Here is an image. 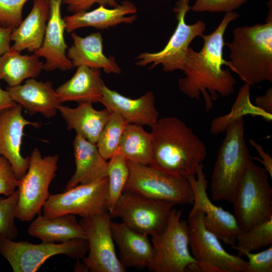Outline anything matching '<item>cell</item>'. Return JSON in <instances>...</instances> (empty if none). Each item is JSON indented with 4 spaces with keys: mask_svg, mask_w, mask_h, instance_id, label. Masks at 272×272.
<instances>
[{
    "mask_svg": "<svg viewBox=\"0 0 272 272\" xmlns=\"http://www.w3.org/2000/svg\"><path fill=\"white\" fill-rule=\"evenodd\" d=\"M108 180L107 177L50 194L42 207L43 216L72 214L84 218L108 211Z\"/></svg>",
    "mask_w": 272,
    "mask_h": 272,
    "instance_id": "obj_12",
    "label": "cell"
},
{
    "mask_svg": "<svg viewBox=\"0 0 272 272\" xmlns=\"http://www.w3.org/2000/svg\"><path fill=\"white\" fill-rule=\"evenodd\" d=\"M117 152L128 161L150 166L153 162L151 132L142 125L128 123L122 135Z\"/></svg>",
    "mask_w": 272,
    "mask_h": 272,
    "instance_id": "obj_29",
    "label": "cell"
},
{
    "mask_svg": "<svg viewBox=\"0 0 272 272\" xmlns=\"http://www.w3.org/2000/svg\"><path fill=\"white\" fill-rule=\"evenodd\" d=\"M19 180L10 162L0 155V194L8 196L17 190Z\"/></svg>",
    "mask_w": 272,
    "mask_h": 272,
    "instance_id": "obj_38",
    "label": "cell"
},
{
    "mask_svg": "<svg viewBox=\"0 0 272 272\" xmlns=\"http://www.w3.org/2000/svg\"><path fill=\"white\" fill-rule=\"evenodd\" d=\"M151 127L153 162L150 166L181 178L195 175L207 156L202 141L176 117L158 119Z\"/></svg>",
    "mask_w": 272,
    "mask_h": 272,
    "instance_id": "obj_2",
    "label": "cell"
},
{
    "mask_svg": "<svg viewBox=\"0 0 272 272\" xmlns=\"http://www.w3.org/2000/svg\"><path fill=\"white\" fill-rule=\"evenodd\" d=\"M28 232L43 242L59 243L78 239H87L84 229L72 214L51 218L39 214L30 225Z\"/></svg>",
    "mask_w": 272,
    "mask_h": 272,
    "instance_id": "obj_27",
    "label": "cell"
},
{
    "mask_svg": "<svg viewBox=\"0 0 272 272\" xmlns=\"http://www.w3.org/2000/svg\"><path fill=\"white\" fill-rule=\"evenodd\" d=\"M73 44L66 55L73 67L85 66L102 69L106 74H119L121 69L113 56L107 57L103 52V38L99 32L86 37L72 33Z\"/></svg>",
    "mask_w": 272,
    "mask_h": 272,
    "instance_id": "obj_22",
    "label": "cell"
},
{
    "mask_svg": "<svg viewBox=\"0 0 272 272\" xmlns=\"http://www.w3.org/2000/svg\"><path fill=\"white\" fill-rule=\"evenodd\" d=\"M255 105L265 112L272 113V88L270 87L266 93L257 96L255 100Z\"/></svg>",
    "mask_w": 272,
    "mask_h": 272,
    "instance_id": "obj_42",
    "label": "cell"
},
{
    "mask_svg": "<svg viewBox=\"0 0 272 272\" xmlns=\"http://www.w3.org/2000/svg\"><path fill=\"white\" fill-rule=\"evenodd\" d=\"M108 162L107 210L111 214L122 195L129 175L127 160L117 152Z\"/></svg>",
    "mask_w": 272,
    "mask_h": 272,
    "instance_id": "obj_31",
    "label": "cell"
},
{
    "mask_svg": "<svg viewBox=\"0 0 272 272\" xmlns=\"http://www.w3.org/2000/svg\"><path fill=\"white\" fill-rule=\"evenodd\" d=\"M272 244V217L259 222L238 236L235 245L232 247L241 257L243 252H252Z\"/></svg>",
    "mask_w": 272,
    "mask_h": 272,
    "instance_id": "obj_32",
    "label": "cell"
},
{
    "mask_svg": "<svg viewBox=\"0 0 272 272\" xmlns=\"http://www.w3.org/2000/svg\"><path fill=\"white\" fill-rule=\"evenodd\" d=\"M128 124L116 112H111L109 118L102 129L97 143L98 149L106 160L117 153L123 132Z\"/></svg>",
    "mask_w": 272,
    "mask_h": 272,
    "instance_id": "obj_33",
    "label": "cell"
},
{
    "mask_svg": "<svg viewBox=\"0 0 272 272\" xmlns=\"http://www.w3.org/2000/svg\"><path fill=\"white\" fill-rule=\"evenodd\" d=\"M6 90L11 99L30 115L40 113L46 118H51L55 116L61 104L50 82H39L30 78L23 84L8 86Z\"/></svg>",
    "mask_w": 272,
    "mask_h": 272,
    "instance_id": "obj_19",
    "label": "cell"
},
{
    "mask_svg": "<svg viewBox=\"0 0 272 272\" xmlns=\"http://www.w3.org/2000/svg\"><path fill=\"white\" fill-rule=\"evenodd\" d=\"M58 155L42 157L35 148L29 156L28 169L19 180L18 200L15 218L22 222L33 220L41 214L42 207L50 193L48 189L56 175Z\"/></svg>",
    "mask_w": 272,
    "mask_h": 272,
    "instance_id": "obj_7",
    "label": "cell"
},
{
    "mask_svg": "<svg viewBox=\"0 0 272 272\" xmlns=\"http://www.w3.org/2000/svg\"><path fill=\"white\" fill-rule=\"evenodd\" d=\"M248 258L245 272H271L272 246L258 253L243 252Z\"/></svg>",
    "mask_w": 272,
    "mask_h": 272,
    "instance_id": "obj_37",
    "label": "cell"
},
{
    "mask_svg": "<svg viewBox=\"0 0 272 272\" xmlns=\"http://www.w3.org/2000/svg\"><path fill=\"white\" fill-rule=\"evenodd\" d=\"M49 15V0H33L28 16L13 29L11 41L14 44L11 49L35 52L43 42Z\"/></svg>",
    "mask_w": 272,
    "mask_h": 272,
    "instance_id": "obj_24",
    "label": "cell"
},
{
    "mask_svg": "<svg viewBox=\"0 0 272 272\" xmlns=\"http://www.w3.org/2000/svg\"><path fill=\"white\" fill-rule=\"evenodd\" d=\"M202 163L198 166L196 175L186 178L194 194L192 208L189 213L202 210L206 227L222 241L231 247L235 245L239 234L242 232L236 219L231 213L213 203L208 196V180L203 171Z\"/></svg>",
    "mask_w": 272,
    "mask_h": 272,
    "instance_id": "obj_15",
    "label": "cell"
},
{
    "mask_svg": "<svg viewBox=\"0 0 272 272\" xmlns=\"http://www.w3.org/2000/svg\"><path fill=\"white\" fill-rule=\"evenodd\" d=\"M17 104L11 99L8 92L2 89L0 86V113Z\"/></svg>",
    "mask_w": 272,
    "mask_h": 272,
    "instance_id": "obj_43",
    "label": "cell"
},
{
    "mask_svg": "<svg viewBox=\"0 0 272 272\" xmlns=\"http://www.w3.org/2000/svg\"><path fill=\"white\" fill-rule=\"evenodd\" d=\"M108 211L82 218L79 223L86 235L89 253L83 258L87 271L125 272L126 268L117 257L111 230Z\"/></svg>",
    "mask_w": 272,
    "mask_h": 272,
    "instance_id": "obj_14",
    "label": "cell"
},
{
    "mask_svg": "<svg viewBox=\"0 0 272 272\" xmlns=\"http://www.w3.org/2000/svg\"><path fill=\"white\" fill-rule=\"evenodd\" d=\"M127 162L129 175L123 191L175 205L193 204V192L186 178L168 174L151 166Z\"/></svg>",
    "mask_w": 272,
    "mask_h": 272,
    "instance_id": "obj_8",
    "label": "cell"
},
{
    "mask_svg": "<svg viewBox=\"0 0 272 272\" xmlns=\"http://www.w3.org/2000/svg\"><path fill=\"white\" fill-rule=\"evenodd\" d=\"M189 0H179L174 8L177 20L176 29L165 46L156 52H143L136 58V64L150 69L161 64L166 72L183 71L189 45L193 39L203 34L206 23L198 20L193 24L186 23V13L191 10Z\"/></svg>",
    "mask_w": 272,
    "mask_h": 272,
    "instance_id": "obj_11",
    "label": "cell"
},
{
    "mask_svg": "<svg viewBox=\"0 0 272 272\" xmlns=\"http://www.w3.org/2000/svg\"><path fill=\"white\" fill-rule=\"evenodd\" d=\"M18 200V191L7 197H0V236L14 240L18 235L15 224V211Z\"/></svg>",
    "mask_w": 272,
    "mask_h": 272,
    "instance_id": "obj_34",
    "label": "cell"
},
{
    "mask_svg": "<svg viewBox=\"0 0 272 272\" xmlns=\"http://www.w3.org/2000/svg\"><path fill=\"white\" fill-rule=\"evenodd\" d=\"M43 69V62L34 53L24 55L10 49L0 56V81H5L9 87L38 77Z\"/></svg>",
    "mask_w": 272,
    "mask_h": 272,
    "instance_id": "obj_28",
    "label": "cell"
},
{
    "mask_svg": "<svg viewBox=\"0 0 272 272\" xmlns=\"http://www.w3.org/2000/svg\"><path fill=\"white\" fill-rule=\"evenodd\" d=\"M232 203L241 231L272 217V188L268 173L253 161L236 188Z\"/></svg>",
    "mask_w": 272,
    "mask_h": 272,
    "instance_id": "obj_6",
    "label": "cell"
},
{
    "mask_svg": "<svg viewBox=\"0 0 272 272\" xmlns=\"http://www.w3.org/2000/svg\"><path fill=\"white\" fill-rule=\"evenodd\" d=\"M28 0H0V26L17 27L22 22L24 5Z\"/></svg>",
    "mask_w": 272,
    "mask_h": 272,
    "instance_id": "obj_35",
    "label": "cell"
},
{
    "mask_svg": "<svg viewBox=\"0 0 272 272\" xmlns=\"http://www.w3.org/2000/svg\"><path fill=\"white\" fill-rule=\"evenodd\" d=\"M73 147L76 170L64 190L107 177L108 161L102 156L96 144L76 134Z\"/></svg>",
    "mask_w": 272,
    "mask_h": 272,
    "instance_id": "obj_23",
    "label": "cell"
},
{
    "mask_svg": "<svg viewBox=\"0 0 272 272\" xmlns=\"http://www.w3.org/2000/svg\"><path fill=\"white\" fill-rule=\"evenodd\" d=\"M238 17L234 11L226 13L214 31L200 36L204 41L201 49L196 51L190 47L187 54L185 77L179 80V89L191 99L198 100L202 95L207 111L220 95L227 97L234 92L236 80L229 69L223 68L227 64L223 58L224 35L229 24Z\"/></svg>",
    "mask_w": 272,
    "mask_h": 272,
    "instance_id": "obj_1",
    "label": "cell"
},
{
    "mask_svg": "<svg viewBox=\"0 0 272 272\" xmlns=\"http://www.w3.org/2000/svg\"><path fill=\"white\" fill-rule=\"evenodd\" d=\"M50 15L43 42L34 52L45 59L43 70L66 71L73 67L66 55L68 48L64 38L65 26L61 15L63 0H49Z\"/></svg>",
    "mask_w": 272,
    "mask_h": 272,
    "instance_id": "obj_17",
    "label": "cell"
},
{
    "mask_svg": "<svg viewBox=\"0 0 272 272\" xmlns=\"http://www.w3.org/2000/svg\"><path fill=\"white\" fill-rule=\"evenodd\" d=\"M22 110L18 104L0 113V155L10 162L18 180L26 174L29 165V156L23 157L21 154L24 129L27 125H41L25 119Z\"/></svg>",
    "mask_w": 272,
    "mask_h": 272,
    "instance_id": "obj_16",
    "label": "cell"
},
{
    "mask_svg": "<svg viewBox=\"0 0 272 272\" xmlns=\"http://www.w3.org/2000/svg\"><path fill=\"white\" fill-rule=\"evenodd\" d=\"M89 250L87 239L66 242L33 244L28 241H14L0 236V253L8 260L14 272H35L52 256L63 254L79 260Z\"/></svg>",
    "mask_w": 272,
    "mask_h": 272,
    "instance_id": "obj_10",
    "label": "cell"
},
{
    "mask_svg": "<svg viewBox=\"0 0 272 272\" xmlns=\"http://www.w3.org/2000/svg\"><path fill=\"white\" fill-rule=\"evenodd\" d=\"M226 66L250 86L272 82V14L265 23L236 28Z\"/></svg>",
    "mask_w": 272,
    "mask_h": 272,
    "instance_id": "obj_3",
    "label": "cell"
},
{
    "mask_svg": "<svg viewBox=\"0 0 272 272\" xmlns=\"http://www.w3.org/2000/svg\"><path fill=\"white\" fill-rule=\"evenodd\" d=\"M111 230L118 248V258L125 268L149 266L153 247L148 235L134 230L122 222L111 221Z\"/></svg>",
    "mask_w": 272,
    "mask_h": 272,
    "instance_id": "obj_21",
    "label": "cell"
},
{
    "mask_svg": "<svg viewBox=\"0 0 272 272\" xmlns=\"http://www.w3.org/2000/svg\"><path fill=\"white\" fill-rule=\"evenodd\" d=\"M183 208H172L164 229L152 236L153 254L148 268L154 272L200 271L189 251L187 220Z\"/></svg>",
    "mask_w": 272,
    "mask_h": 272,
    "instance_id": "obj_5",
    "label": "cell"
},
{
    "mask_svg": "<svg viewBox=\"0 0 272 272\" xmlns=\"http://www.w3.org/2000/svg\"><path fill=\"white\" fill-rule=\"evenodd\" d=\"M63 3L67 6V11L73 14L88 11L95 4L111 8L119 4L116 0H63Z\"/></svg>",
    "mask_w": 272,
    "mask_h": 272,
    "instance_id": "obj_39",
    "label": "cell"
},
{
    "mask_svg": "<svg viewBox=\"0 0 272 272\" xmlns=\"http://www.w3.org/2000/svg\"><path fill=\"white\" fill-rule=\"evenodd\" d=\"M226 131L212 174L211 198L232 203L237 185L253 159L244 139L243 117L231 122Z\"/></svg>",
    "mask_w": 272,
    "mask_h": 272,
    "instance_id": "obj_4",
    "label": "cell"
},
{
    "mask_svg": "<svg viewBox=\"0 0 272 272\" xmlns=\"http://www.w3.org/2000/svg\"><path fill=\"white\" fill-rule=\"evenodd\" d=\"M205 213L197 210L187 220L189 247L202 272H245L247 262L228 252L219 239L206 226Z\"/></svg>",
    "mask_w": 272,
    "mask_h": 272,
    "instance_id": "obj_9",
    "label": "cell"
},
{
    "mask_svg": "<svg viewBox=\"0 0 272 272\" xmlns=\"http://www.w3.org/2000/svg\"><path fill=\"white\" fill-rule=\"evenodd\" d=\"M104 84L99 69L79 66L74 76L57 88L55 92L60 104L66 101L98 103Z\"/></svg>",
    "mask_w": 272,
    "mask_h": 272,
    "instance_id": "obj_25",
    "label": "cell"
},
{
    "mask_svg": "<svg viewBox=\"0 0 272 272\" xmlns=\"http://www.w3.org/2000/svg\"><path fill=\"white\" fill-rule=\"evenodd\" d=\"M14 28L0 26V56L11 49V35Z\"/></svg>",
    "mask_w": 272,
    "mask_h": 272,
    "instance_id": "obj_41",
    "label": "cell"
},
{
    "mask_svg": "<svg viewBox=\"0 0 272 272\" xmlns=\"http://www.w3.org/2000/svg\"><path fill=\"white\" fill-rule=\"evenodd\" d=\"M174 206L124 191L110 214L134 230L152 236L164 229Z\"/></svg>",
    "mask_w": 272,
    "mask_h": 272,
    "instance_id": "obj_13",
    "label": "cell"
},
{
    "mask_svg": "<svg viewBox=\"0 0 272 272\" xmlns=\"http://www.w3.org/2000/svg\"><path fill=\"white\" fill-rule=\"evenodd\" d=\"M135 6L124 1L111 8L100 6L90 11H84L66 16L63 18L65 30L68 33L81 28L91 27L104 30L122 24H131L137 19Z\"/></svg>",
    "mask_w": 272,
    "mask_h": 272,
    "instance_id": "obj_20",
    "label": "cell"
},
{
    "mask_svg": "<svg viewBox=\"0 0 272 272\" xmlns=\"http://www.w3.org/2000/svg\"><path fill=\"white\" fill-rule=\"evenodd\" d=\"M249 142L250 145L254 148L258 153L260 158L255 157H252L253 160H255L259 162L263 165V168L266 170L270 178L272 177V158L267 153H265L262 146L253 139H249Z\"/></svg>",
    "mask_w": 272,
    "mask_h": 272,
    "instance_id": "obj_40",
    "label": "cell"
},
{
    "mask_svg": "<svg viewBox=\"0 0 272 272\" xmlns=\"http://www.w3.org/2000/svg\"><path fill=\"white\" fill-rule=\"evenodd\" d=\"M110 112H116L128 123L152 127L159 119L152 91H147L137 99H131L111 90L105 84L99 101Z\"/></svg>",
    "mask_w": 272,
    "mask_h": 272,
    "instance_id": "obj_18",
    "label": "cell"
},
{
    "mask_svg": "<svg viewBox=\"0 0 272 272\" xmlns=\"http://www.w3.org/2000/svg\"><path fill=\"white\" fill-rule=\"evenodd\" d=\"M248 0H196L191 7L195 12H230L241 6Z\"/></svg>",
    "mask_w": 272,
    "mask_h": 272,
    "instance_id": "obj_36",
    "label": "cell"
},
{
    "mask_svg": "<svg viewBox=\"0 0 272 272\" xmlns=\"http://www.w3.org/2000/svg\"><path fill=\"white\" fill-rule=\"evenodd\" d=\"M250 87L249 85L244 83L239 91L230 112L212 121L210 128V131L212 134H218L224 132L231 122L248 114L261 116L269 121L271 120V114L265 112L251 102Z\"/></svg>",
    "mask_w": 272,
    "mask_h": 272,
    "instance_id": "obj_30",
    "label": "cell"
},
{
    "mask_svg": "<svg viewBox=\"0 0 272 272\" xmlns=\"http://www.w3.org/2000/svg\"><path fill=\"white\" fill-rule=\"evenodd\" d=\"M65 120L69 130L74 129L76 134L96 144L107 123L111 112L105 108L97 110L91 103H81L76 108L60 104L57 108Z\"/></svg>",
    "mask_w": 272,
    "mask_h": 272,
    "instance_id": "obj_26",
    "label": "cell"
}]
</instances>
